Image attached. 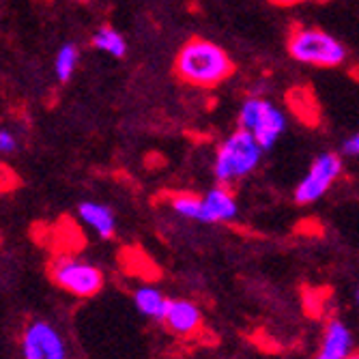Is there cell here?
<instances>
[{"mask_svg": "<svg viewBox=\"0 0 359 359\" xmlns=\"http://www.w3.org/2000/svg\"><path fill=\"white\" fill-rule=\"evenodd\" d=\"M50 276L65 292H69V295L80 299L100 295L106 282L104 271L100 267L88 263L84 258L69 256V254L58 256L54 260L50 265Z\"/></svg>", "mask_w": 359, "mask_h": 359, "instance_id": "4", "label": "cell"}, {"mask_svg": "<svg viewBox=\"0 0 359 359\" xmlns=\"http://www.w3.org/2000/svg\"><path fill=\"white\" fill-rule=\"evenodd\" d=\"M237 198L231 185H217L203 196V222L205 224H226L237 217Z\"/></svg>", "mask_w": 359, "mask_h": 359, "instance_id": "9", "label": "cell"}, {"mask_svg": "<svg viewBox=\"0 0 359 359\" xmlns=\"http://www.w3.org/2000/svg\"><path fill=\"white\" fill-rule=\"evenodd\" d=\"M348 359H359V353H351V355H348Z\"/></svg>", "mask_w": 359, "mask_h": 359, "instance_id": "19", "label": "cell"}, {"mask_svg": "<svg viewBox=\"0 0 359 359\" xmlns=\"http://www.w3.org/2000/svg\"><path fill=\"white\" fill-rule=\"evenodd\" d=\"M78 215L97 237H102V239H112L114 237L116 219H114V213L110 211V207H106L102 203L86 201V203H80Z\"/></svg>", "mask_w": 359, "mask_h": 359, "instance_id": "11", "label": "cell"}, {"mask_svg": "<svg viewBox=\"0 0 359 359\" xmlns=\"http://www.w3.org/2000/svg\"><path fill=\"white\" fill-rule=\"evenodd\" d=\"M90 43H93L95 50L106 52V54H110L114 58H123L125 52H127V43H125L123 35H121L116 28H112V26H102L93 35V41Z\"/></svg>", "mask_w": 359, "mask_h": 359, "instance_id": "13", "label": "cell"}, {"mask_svg": "<svg viewBox=\"0 0 359 359\" xmlns=\"http://www.w3.org/2000/svg\"><path fill=\"white\" fill-rule=\"evenodd\" d=\"M271 3L278 5V7H295V5L306 3V0H271Z\"/></svg>", "mask_w": 359, "mask_h": 359, "instance_id": "18", "label": "cell"}, {"mask_svg": "<svg viewBox=\"0 0 359 359\" xmlns=\"http://www.w3.org/2000/svg\"><path fill=\"white\" fill-rule=\"evenodd\" d=\"M168 302L170 299L159 288H155V286H140V288L134 290V306H136V310L142 316L153 318V320L164 318Z\"/></svg>", "mask_w": 359, "mask_h": 359, "instance_id": "12", "label": "cell"}, {"mask_svg": "<svg viewBox=\"0 0 359 359\" xmlns=\"http://www.w3.org/2000/svg\"><path fill=\"white\" fill-rule=\"evenodd\" d=\"M342 153H344V155H353V157H355V155H359V132L344 140V144H342Z\"/></svg>", "mask_w": 359, "mask_h": 359, "instance_id": "17", "label": "cell"}, {"mask_svg": "<svg viewBox=\"0 0 359 359\" xmlns=\"http://www.w3.org/2000/svg\"><path fill=\"white\" fill-rule=\"evenodd\" d=\"M263 147L258 140L245 132V129H235V132L224 138V142L217 147L215 161H213V175L219 185H233L248 175H252L263 157Z\"/></svg>", "mask_w": 359, "mask_h": 359, "instance_id": "2", "label": "cell"}, {"mask_svg": "<svg viewBox=\"0 0 359 359\" xmlns=\"http://www.w3.org/2000/svg\"><path fill=\"white\" fill-rule=\"evenodd\" d=\"M355 302H357V306H359V286H357V292H355Z\"/></svg>", "mask_w": 359, "mask_h": 359, "instance_id": "20", "label": "cell"}, {"mask_svg": "<svg viewBox=\"0 0 359 359\" xmlns=\"http://www.w3.org/2000/svg\"><path fill=\"white\" fill-rule=\"evenodd\" d=\"M15 149H18L15 134H11L9 129H3V132H0V151H3V153H13Z\"/></svg>", "mask_w": 359, "mask_h": 359, "instance_id": "16", "label": "cell"}, {"mask_svg": "<svg viewBox=\"0 0 359 359\" xmlns=\"http://www.w3.org/2000/svg\"><path fill=\"white\" fill-rule=\"evenodd\" d=\"M175 74L189 86L213 88L235 74V62L222 46L194 37L181 46L175 58Z\"/></svg>", "mask_w": 359, "mask_h": 359, "instance_id": "1", "label": "cell"}, {"mask_svg": "<svg viewBox=\"0 0 359 359\" xmlns=\"http://www.w3.org/2000/svg\"><path fill=\"white\" fill-rule=\"evenodd\" d=\"M286 50L292 60L318 69H334L346 60V48L327 30L314 26H295L288 32Z\"/></svg>", "mask_w": 359, "mask_h": 359, "instance_id": "3", "label": "cell"}, {"mask_svg": "<svg viewBox=\"0 0 359 359\" xmlns=\"http://www.w3.org/2000/svg\"><path fill=\"white\" fill-rule=\"evenodd\" d=\"M239 127L250 132L265 151L271 149L286 132L284 112L263 97H250L239 110Z\"/></svg>", "mask_w": 359, "mask_h": 359, "instance_id": "5", "label": "cell"}, {"mask_svg": "<svg viewBox=\"0 0 359 359\" xmlns=\"http://www.w3.org/2000/svg\"><path fill=\"white\" fill-rule=\"evenodd\" d=\"M170 207L177 215L185 217V219H196L203 222V196L196 194H177L172 196Z\"/></svg>", "mask_w": 359, "mask_h": 359, "instance_id": "15", "label": "cell"}, {"mask_svg": "<svg viewBox=\"0 0 359 359\" xmlns=\"http://www.w3.org/2000/svg\"><path fill=\"white\" fill-rule=\"evenodd\" d=\"M22 359H69L67 342L50 320H30L20 338Z\"/></svg>", "mask_w": 359, "mask_h": 359, "instance_id": "6", "label": "cell"}, {"mask_svg": "<svg viewBox=\"0 0 359 359\" xmlns=\"http://www.w3.org/2000/svg\"><path fill=\"white\" fill-rule=\"evenodd\" d=\"M80 3H86V0H80Z\"/></svg>", "mask_w": 359, "mask_h": 359, "instance_id": "21", "label": "cell"}, {"mask_svg": "<svg viewBox=\"0 0 359 359\" xmlns=\"http://www.w3.org/2000/svg\"><path fill=\"white\" fill-rule=\"evenodd\" d=\"M168 332H172L179 338H189L198 334L203 327V312L189 299H170L166 314L161 318Z\"/></svg>", "mask_w": 359, "mask_h": 359, "instance_id": "8", "label": "cell"}, {"mask_svg": "<svg viewBox=\"0 0 359 359\" xmlns=\"http://www.w3.org/2000/svg\"><path fill=\"white\" fill-rule=\"evenodd\" d=\"M342 172V159L336 153H323L318 155L312 166L308 168L306 177L295 187V201L299 205H312L320 201L330 187L336 183V179Z\"/></svg>", "mask_w": 359, "mask_h": 359, "instance_id": "7", "label": "cell"}, {"mask_svg": "<svg viewBox=\"0 0 359 359\" xmlns=\"http://www.w3.org/2000/svg\"><path fill=\"white\" fill-rule=\"evenodd\" d=\"M78 58H80V54H78V48H76L74 43H65V46H60V50H58V54H56V62H54V69H56L58 82L67 84V82L74 78V74H76V69H78Z\"/></svg>", "mask_w": 359, "mask_h": 359, "instance_id": "14", "label": "cell"}, {"mask_svg": "<svg viewBox=\"0 0 359 359\" xmlns=\"http://www.w3.org/2000/svg\"><path fill=\"white\" fill-rule=\"evenodd\" d=\"M353 353V336L342 320H330L323 334V342L314 359H348Z\"/></svg>", "mask_w": 359, "mask_h": 359, "instance_id": "10", "label": "cell"}]
</instances>
